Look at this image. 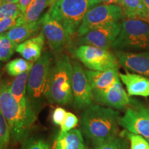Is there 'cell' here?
<instances>
[{"label":"cell","mask_w":149,"mask_h":149,"mask_svg":"<svg viewBox=\"0 0 149 149\" xmlns=\"http://www.w3.org/2000/svg\"><path fill=\"white\" fill-rule=\"evenodd\" d=\"M119 64L126 69L149 78V53L115 52Z\"/></svg>","instance_id":"5bb4252c"},{"label":"cell","mask_w":149,"mask_h":149,"mask_svg":"<svg viewBox=\"0 0 149 149\" xmlns=\"http://www.w3.org/2000/svg\"><path fill=\"white\" fill-rule=\"evenodd\" d=\"M3 1H8V2H12V3H18L19 0H3Z\"/></svg>","instance_id":"d590c367"},{"label":"cell","mask_w":149,"mask_h":149,"mask_svg":"<svg viewBox=\"0 0 149 149\" xmlns=\"http://www.w3.org/2000/svg\"><path fill=\"white\" fill-rule=\"evenodd\" d=\"M67 112L66 110L61 107H57L54 110L52 115V120L56 125L60 126L64 122Z\"/></svg>","instance_id":"1f68e13d"},{"label":"cell","mask_w":149,"mask_h":149,"mask_svg":"<svg viewBox=\"0 0 149 149\" xmlns=\"http://www.w3.org/2000/svg\"><path fill=\"white\" fill-rule=\"evenodd\" d=\"M112 48L124 49H149V24L136 19H127L121 23L120 34Z\"/></svg>","instance_id":"5b68a950"},{"label":"cell","mask_w":149,"mask_h":149,"mask_svg":"<svg viewBox=\"0 0 149 149\" xmlns=\"http://www.w3.org/2000/svg\"><path fill=\"white\" fill-rule=\"evenodd\" d=\"M118 123L127 131L141 135L149 143V107L128 108L124 115L120 117Z\"/></svg>","instance_id":"30bf717a"},{"label":"cell","mask_w":149,"mask_h":149,"mask_svg":"<svg viewBox=\"0 0 149 149\" xmlns=\"http://www.w3.org/2000/svg\"><path fill=\"white\" fill-rule=\"evenodd\" d=\"M21 15L22 11L18 3L0 0V19L8 17H19Z\"/></svg>","instance_id":"cb8c5ba5"},{"label":"cell","mask_w":149,"mask_h":149,"mask_svg":"<svg viewBox=\"0 0 149 149\" xmlns=\"http://www.w3.org/2000/svg\"><path fill=\"white\" fill-rule=\"evenodd\" d=\"M102 1L105 4L117 5L120 3V0H102Z\"/></svg>","instance_id":"836d02e7"},{"label":"cell","mask_w":149,"mask_h":149,"mask_svg":"<svg viewBox=\"0 0 149 149\" xmlns=\"http://www.w3.org/2000/svg\"><path fill=\"white\" fill-rule=\"evenodd\" d=\"M34 62L26 60L25 59L17 58L9 61L6 65V70L9 75L17 77L24 72L31 71Z\"/></svg>","instance_id":"603a6c76"},{"label":"cell","mask_w":149,"mask_h":149,"mask_svg":"<svg viewBox=\"0 0 149 149\" xmlns=\"http://www.w3.org/2000/svg\"><path fill=\"white\" fill-rule=\"evenodd\" d=\"M10 139V127L0 110V149H8Z\"/></svg>","instance_id":"484cf974"},{"label":"cell","mask_w":149,"mask_h":149,"mask_svg":"<svg viewBox=\"0 0 149 149\" xmlns=\"http://www.w3.org/2000/svg\"><path fill=\"white\" fill-rule=\"evenodd\" d=\"M17 46L9 40L6 35L3 34L0 40V61H6L13 55Z\"/></svg>","instance_id":"d4e9b609"},{"label":"cell","mask_w":149,"mask_h":149,"mask_svg":"<svg viewBox=\"0 0 149 149\" xmlns=\"http://www.w3.org/2000/svg\"><path fill=\"white\" fill-rule=\"evenodd\" d=\"M51 67V54L46 51L36 61L30 71L27 82V96L35 112L42 106L43 98L46 97V89Z\"/></svg>","instance_id":"8992f818"},{"label":"cell","mask_w":149,"mask_h":149,"mask_svg":"<svg viewBox=\"0 0 149 149\" xmlns=\"http://www.w3.org/2000/svg\"><path fill=\"white\" fill-rule=\"evenodd\" d=\"M119 118V112L93 104L84 112L81 127L86 135L96 146L117 137Z\"/></svg>","instance_id":"7a4b0ae2"},{"label":"cell","mask_w":149,"mask_h":149,"mask_svg":"<svg viewBox=\"0 0 149 149\" xmlns=\"http://www.w3.org/2000/svg\"><path fill=\"white\" fill-rule=\"evenodd\" d=\"M74 55L86 67L92 70L104 71L119 68L117 59L114 54L104 48L89 45H81L76 48Z\"/></svg>","instance_id":"ba28073f"},{"label":"cell","mask_w":149,"mask_h":149,"mask_svg":"<svg viewBox=\"0 0 149 149\" xmlns=\"http://www.w3.org/2000/svg\"><path fill=\"white\" fill-rule=\"evenodd\" d=\"M31 1H32V0H19L18 3L20 7V9H21L22 15L25 12L26 10Z\"/></svg>","instance_id":"d6a6232c"},{"label":"cell","mask_w":149,"mask_h":149,"mask_svg":"<svg viewBox=\"0 0 149 149\" xmlns=\"http://www.w3.org/2000/svg\"><path fill=\"white\" fill-rule=\"evenodd\" d=\"M41 20L33 23L24 24L21 25L15 26L8 30L6 33L9 40L12 41L17 46L21 43L25 42L29 37L37 32L40 26Z\"/></svg>","instance_id":"d6986e66"},{"label":"cell","mask_w":149,"mask_h":149,"mask_svg":"<svg viewBox=\"0 0 149 149\" xmlns=\"http://www.w3.org/2000/svg\"><path fill=\"white\" fill-rule=\"evenodd\" d=\"M123 16V11L118 5L103 3L96 6L85 15L78 29L77 36L81 37L91 30L112 22H117Z\"/></svg>","instance_id":"52a82bcc"},{"label":"cell","mask_w":149,"mask_h":149,"mask_svg":"<svg viewBox=\"0 0 149 149\" xmlns=\"http://www.w3.org/2000/svg\"><path fill=\"white\" fill-rule=\"evenodd\" d=\"M129 96L149 97V78L139 74L119 73Z\"/></svg>","instance_id":"9a60e30c"},{"label":"cell","mask_w":149,"mask_h":149,"mask_svg":"<svg viewBox=\"0 0 149 149\" xmlns=\"http://www.w3.org/2000/svg\"><path fill=\"white\" fill-rule=\"evenodd\" d=\"M45 42V35L43 31L37 37L29 39L17 46L15 51L26 60L34 61L38 60L42 56L43 46Z\"/></svg>","instance_id":"2e32d148"},{"label":"cell","mask_w":149,"mask_h":149,"mask_svg":"<svg viewBox=\"0 0 149 149\" xmlns=\"http://www.w3.org/2000/svg\"><path fill=\"white\" fill-rule=\"evenodd\" d=\"M121 31V24L112 22L91 30L84 36L79 37L81 45H89L95 47L109 49L112 48Z\"/></svg>","instance_id":"8fae6325"},{"label":"cell","mask_w":149,"mask_h":149,"mask_svg":"<svg viewBox=\"0 0 149 149\" xmlns=\"http://www.w3.org/2000/svg\"><path fill=\"white\" fill-rule=\"evenodd\" d=\"M93 99L99 104L115 109H123L130 103L128 95L123 88L120 78L109 88L93 90Z\"/></svg>","instance_id":"7c38bea8"},{"label":"cell","mask_w":149,"mask_h":149,"mask_svg":"<svg viewBox=\"0 0 149 149\" xmlns=\"http://www.w3.org/2000/svg\"><path fill=\"white\" fill-rule=\"evenodd\" d=\"M72 92L74 107L86 109L93 105V89L83 67L77 61H72Z\"/></svg>","instance_id":"9c48e42d"},{"label":"cell","mask_w":149,"mask_h":149,"mask_svg":"<svg viewBox=\"0 0 149 149\" xmlns=\"http://www.w3.org/2000/svg\"><path fill=\"white\" fill-rule=\"evenodd\" d=\"M43 32L48 44L53 51L60 52L69 40V34L62 25L50 15L47 12L40 19Z\"/></svg>","instance_id":"4fadbf2b"},{"label":"cell","mask_w":149,"mask_h":149,"mask_svg":"<svg viewBox=\"0 0 149 149\" xmlns=\"http://www.w3.org/2000/svg\"><path fill=\"white\" fill-rule=\"evenodd\" d=\"M22 149H51V146L42 139H29L24 143Z\"/></svg>","instance_id":"f546056e"},{"label":"cell","mask_w":149,"mask_h":149,"mask_svg":"<svg viewBox=\"0 0 149 149\" xmlns=\"http://www.w3.org/2000/svg\"><path fill=\"white\" fill-rule=\"evenodd\" d=\"M78 122L79 120L75 115L70 113V112H67L64 122L60 125V132L61 133H66L70 130L74 129V128L77 126Z\"/></svg>","instance_id":"f1b7e54d"},{"label":"cell","mask_w":149,"mask_h":149,"mask_svg":"<svg viewBox=\"0 0 149 149\" xmlns=\"http://www.w3.org/2000/svg\"><path fill=\"white\" fill-rule=\"evenodd\" d=\"M100 1H102V0H100Z\"/></svg>","instance_id":"74e56055"},{"label":"cell","mask_w":149,"mask_h":149,"mask_svg":"<svg viewBox=\"0 0 149 149\" xmlns=\"http://www.w3.org/2000/svg\"><path fill=\"white\" fill-rule=\"evenodd\" d=\"M95 149H129L124 137L117 136L111 140L95 146Z\"/></svg>","instance_id":"83f0119b"},{"label":"cell","mask_w":149,"mask_h":149,"mask_svg":"<svg viewBox=\"0 0 149 149\" xmlns=\"http://www.w3.org/2000/svg\"><path fill=\"white\" fill-rule=\"evenodd\" d=\"M10 84L0 83V110L8 122L13 142H22L29 137L35 121L36 113L29 97L17 102L10 91Z\"/></svg>","instance_id":"6da1fadb"},{"label":"cell","mask_w":149,"mask_h":149,"mask_svg":"<svg viewBox=\"0 0 149 149\" xmlns=\"http://www.w3.org/2000/svg\"><path fill=\"white\" fill-rule=\"evenodd\" d=\"M51 0H32L25 12L19 17L17 25L37 22L46 7L51 3Z\"/></svg>","instance_id":"44dd1931"},{"label":"cell","mask_w":149,"mask_h":149,"mask_svg":"<svg viewBox=\"0 0 149 149\" xmlns=\"http://www.w3.org/2000/svg\"><path fill=\"white\" fill-rule=\"evenodd\" d=\"M72 65L67 55H61L51 67L46 97L51 103L66 105L72 101Z\"/></svg>","instance_id":"3957f363"},{"label":"cell","mask_w":149,"mask_h":149,"mask_svg":"<svg viewBox=\"0 0 149 149\" xmlns=\"http://www.w3.org/2000/svg\"><path fill=\"white\" fill-rule=\"evenodd\" d=\"M120 6L127 19H136L149 22V17L143 0H120Z\"/></svg>","instance_id":"ffe728a7"},{"label":"cell","mask_w":149,"mask_h":149,"mask_svg":"<svg viewBox=\"0 0 149 149\" xmlns=\"http://www.w3.org/2000/svg\"><path fill=\"white\" fill-rule=\"evenodd\" d=\"M100 2V0H51L48 13L68 34L73 35L86 13Z\"/></svg>","instance_id":"277c9868"},{"label":"cell","mask_w":149,"mask_h":149,"mask_svg":"<svg viewBox=\"0 0 149 149\" xmlns=\"http://www.w3.org/2000/svg\"><path fill=\"white\" fill-rule=\"evenodd\" d=\"M52 149H88L85 146L82 135L79 129H72L66 133L59 132Z\"/></svg>","instance_id":"ac0fdd59"},{"label":"cell","mask_w":149,"mask_h":149,"mask_svg":"<svg viewBox=\"0 0 149 149\" xmlns=\"http://www.w3.org/2000/svg\"><path fill=\"white\" fill-rule=\"evenodd\" d=\"M18 17H8L0 19V34L17 25Z\"/></svg>","instance_id":"4dcf8cb0"},{"label":"cell","mask_w":149,"mask_h":149,"mask_svg":"<svg viewBox=\"0 0 149 149\" xmlns=\"http://www.w3.org/2000/svg\"><path fill=\"white\" fill-rule=\"evenodd\" d=\"M2 35H3V34H0V40H1V37H2Z\"/></svg>","instance_id":"8d00e7d4"},{"label":"cell","mask_w":149,"mask_h":149,"mask_svg":"<svg viewBox=\"0 0 149 149\" xmlns=\"http://www.w3.org/2000/svg\"><path fill=\"white\" fill-rule=\"evenodd\" d=\"M30 71L24 72L17 76L10 84V91L13 96L17 102H21L27 97V82Z\"/></svg>","instance_id":"7402d4cb"},{"label":"cell","mask_w":149,"mask_h":149,"mask_svg":"<svg viewBox=\"0 0 149 149\" xmlns=\"http://www.w3.org/2000/svg\"><path fill=\"white\" fill-rule=\"evenodd\" d=\"M93 90H103L111 86L118 79V69L113 68L104 71L89 70L86 71Z\"/></svg>","instance_id":"e0dca14e"},{"label":"cell","mask_w":149,"mask_h":149,"mask_svg":"<svg viewBox=\"0 0 149 149\" xmlns=\"http://www.w3.org/2000/svg\"><path fill=\"white\" fill-rule=\"evenodd\" d=\"M143 1H144V6L145 7H146L147 13H148V15L149 17V0H143Z\"/></svg>","instance_id":"e575fe53"},{"label":"cell","mask_w":149,"mask_h":149,"mask_svg":"<svg viewBox=\"0 0 149 149\" xmlns=\"http://www.w3.org/2000/svg\"><path fill=\"white\" fill-rule=\"evenodd\" d=\"M124 134L129 140L130 149H149L148 141L141 135L128 131H124Z\"/></svg>","instance_id":"4316f807"}]
</instances>
